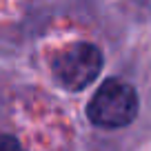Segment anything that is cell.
Wrapping results in <instances>:
<instances>
[{
	"label": "cell",
	"mask_w": 151,
	"mask_h": 151,
	"mask_svg": "<svg viewBox=\"0 0 151 151\" xmlns=\"http://www.w3.org/2000/svg\"><path fill=\"white\" fill-rule=\"evenodd\" d=\"M102 53L91 42L65 45L51 60V73L60 87L80 91L89 87L102 71Z\"/></svg>",
	"instance_id": "2"
},
{
	"label": "cell",
	"mask_w": 151,
	"mask_h": 151,
	"mask_svg": "<svg viewBox=\"0 0 151 151\" xmlns=\"http://www.w3.org/2000/svg\"><path fill=\"white\" fill-rule=\"evenodd\" d=\"M0 151H27L14 136H7V133H0Z\"/></svg>",
	"instance_id": "3"
},
{
	"label": "cell",
	"mask_w": 151,
	"mask_h": 151,
	"mask_svg": "<svg viewBox=\"0 0 151 151\" xmlns=\"http://www.w3.org/2000/svg\"><path fill=\"white\" fill-rule=\"evenodd\" d=\"M138 116V91L129 82L107 78L87 104V118L102 129H122Z\"/></svg>",
	"instance_id": "1"
}]
</instances>
